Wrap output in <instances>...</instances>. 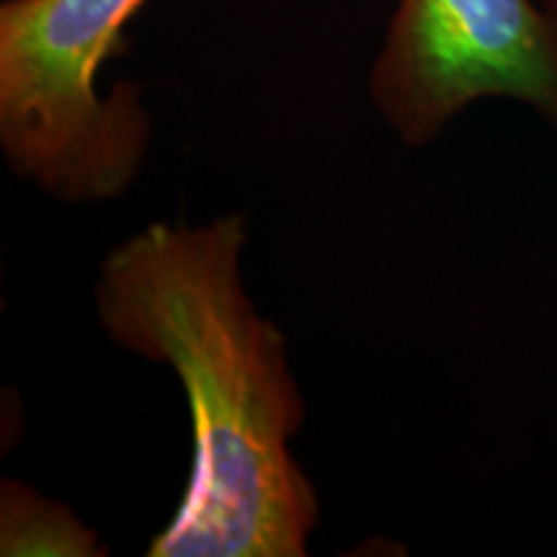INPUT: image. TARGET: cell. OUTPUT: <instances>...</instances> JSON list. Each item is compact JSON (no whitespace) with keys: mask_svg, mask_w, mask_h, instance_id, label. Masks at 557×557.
Masks as SVG:
<instances>
[{"mask_svg":"<svg viewBox=\"0 0 557 557\" xmlns=\"http://www.w3.org/2000/svg\"><path fill=\"white\" fill-rule=\"evenodd\" d=\"M545 3L549 5V9H555V11H557V0H545Z\"/></svg>","mask_w":557,"mask_h":557,"instance_id":"cell-5","label":"cell"},{"mask_svg":"<svg viewBox=\"0 0 557 557\" xmlns=\"http://www.w3.org/2000/svg\"><path fill=\"white\" fill-rule=\"evenodd\" d=\"M248 225L152 222L101 263L96 315L111 344L171 367L191 416V470L150 557H305L315 485L292 455L305 400L287 338L243 282Z\"/></svg>","mask_w":557,"mask_h":557,"instance_id":"cell-1","label":"cell"},{"mask_svg":"<svg viewBox=\"0 0 557 557\" xmlns=\"http://www.w3.org/2000/svg\"><path fill=\"white\" fill-rule=\"evenodd\" d=\"M148 0L0 3V148L18 178L62 205L120 199L143 171L152 120L143 86L99 73Z\"/></svg>","mask_w":557,"mask_h":557,"instance_id":"cell-2","label":"cell"},{"mask_svg":"<svg viewBox=\"0 0 557 557\" xmlns=\"http://www.w3.org/2000/svg\"><path fill=\"white\" fill-rule=\"evenodd\" d=\"M369 99L410 148L485 99L524 103L557 132V11L545 0H398Z\"/></svg>","mask_w":557,"mask_h":557,"instance_id":"cell-3","label":"cell"},{"mask_svg":"<svg viewBox=\"0 0 557 557\" xmlns=\"http://www.w3.org/2000/svg\"><path fill=\"white\" fill-rule=\"evenodd\" d=\"M0 555L5 557H99L109 555L99 534L65 504L32 485L3 480L0 487Z\"/></svg>","mask_w":557,"mask_h":557,"instance_id":"cell-4","label":"cell"}]
</instances>
